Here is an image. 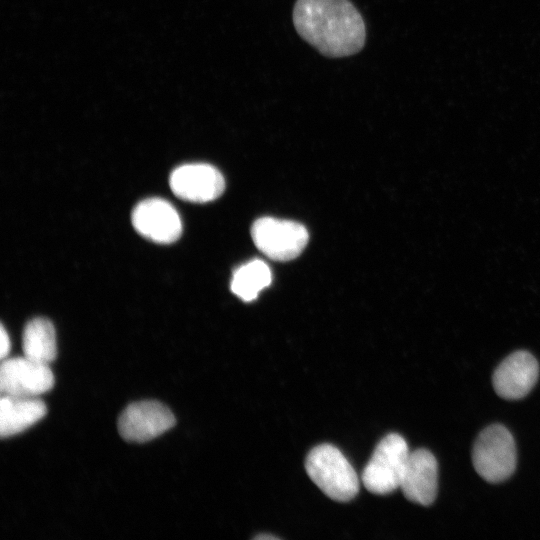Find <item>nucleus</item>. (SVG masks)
Wrapping results in <instances>:
<instances>
[{
	"mask_svg": "<svg viewBox=\"0 0 540 540\" xmlns=\"http://www.w3.org/2000/svg\"><path fill=\"white\" fill-rule=\"evenodd\" d=\"M22 349L24 356L34 361L45 364L53 362L57 355L53 324L46 318L30 320L23 331Z\"/></svg>",
	"mask_w": 540,
	"mask_h": 540,
	"instance_id": "nucleus-13",
	"label": "nucleus"
},
{
	"mask_svg": "<svg viewBox=\"0 0 540 540\" xmlns=\"http://www.w3.org/2000/svg\"><path fill=\"white\" fill-rule=\"evenodd\" d=\"M134 229L156 243H172L182 232L177 210L166 200L149 198L138 203L131 215Z\"/></svg>",
	"mask_w": 540,
	"mask_h": 540,
	"instance_id": "nucleus-8",
	"label": "nucleus"
},
{
	"mask_svg": "<svg viewBox=\"0 0 540 540\" xmlns=\"http://www.w3.org/2000/svg\"><path fill=\"white\" fill-rule=\"evenodd\" d=\"M272 280L269 266L259 260H252L235 270L231 280V291L243 301L257 298L260 291L268 287Z\"/></svg>",
	"mask_w": 540,
	"mask_h": 540,
	"instance_id": "nucleus-14",
	"label": "nucleus"
},
{
	"mask_svg": "<svg viewBox=\"0 0 540 540\" xmlns=\"http://www.w3.org/2000/svg\"><path fill=\"white\" fill-rule=\"evenodd\" d=\"M438 465L435 456L426 449L410 452L400 488L404 496L417 504L430 505L436 498Z\"/></svg>",
	"mask_w": 540,
	"mask_h": 540,
	"instance_id": "nucleus-11",
	"label": "nucleus"
},
{
	"mask_svg": "<svg viewBox=\"0 0 540 540\" xmlns=\"http://www.w3.org/2000/svg\"><path fill=\"white\" fill-rule=\"evenodd\" d=\"M170 187L179 198L196 203L213 201L224 191L222 174L204 163L185 164L170 175Z\"/></svg>",
	"mask_w": 540,
	"mask_h": 540,
	"instance_id": "nucleus-9",
	"label": "nucleus"
},
{
	"mask_svg": "<svg viewBox=\"0 0 540 540\" xmlns=\"http://www.w3.org/2000/svg\"><path fill=\"white\" fill-rule=\"evenodd\" d=\"M310 479L331 499L345 502L356 496L359 479L339 449L330 444L314 447L306 457Z\"/></svg>",
	"mask_w": 540,
	"mask_h": 540,
	"instance_id": "nucleus-2",
	"label": "nucleus"
},
{
	"mask_svg": "<svg viewBox=\"0 0 540 540\" xmlns=\"http://www.w3.org/2000/svg\"><path fill=\"white\" fill-rule=\"evenodd\" d=\"M472 461L477 473L488 482L509 478L517 462L515 441L509 430L499 424L485 428L474 443Z\"/></svg>",
	"mask_w": 540,
	"mask_h": 540,
	"instance_id": "nucleus-3",
	"label": "nucleus"
},
{
	"mask_svg": "<svg viewBox=\"0 0 540 540\" xmlns=\"http://www.w3.org/2000/svg\"><path fill=\"white\" fill-rule=\"evenodd\" d=\"M255 539H259V540H266V539H269V540H274V539H279L278 537L274 536V535H271V534H260V535H257L255 537Z\"/></svg>",
	"mask_w": 540,
	"mask_h": 540,
	"instance_id": "nucleus-16",
	"label": "nucleus"
},
{
	"mask_svg": "<svg viewBox=\"0 0 540 540\" xmlns=\"http://www.w3.org/2000/svg\"><path fill=\"white\" fill-rule=\"evenodd\" d=\"M293 23L298 34L326 57L351 56L365 44V23L349 0H297Z\"/></svg>",
	"mask_w": 540,
	"mask_h": 540,
	"instance_id": "nucleus-1",
	"label": "nucleus"
},
{
	"mask_svg": "<svg viewBox=\"0 0 540 540\" xmlns=\"http://www.w3.org/2000/svg\"><path fill=\"white\" fill-rule=\"evenodd\" d=\"M54 375L49 364L26 356L5 358L0 367L2 395L38 397L52 389Z\"/></svg>",
	"mask_w": 540,
	"mask_h": 540,
	"instance_id": "nucleus-6",
	"label": "nucleus"
},
{
	"mask_svg": "<svg viewBox=\"0 0 540 540\" xmlns=\"http://www.w3.org/2000/svg\"><path fill=\"white\" fill-rule=\"evenodd\" d=\"M255 246L268 258L288 261L301 254L308 243L307 229L300 223L273 217L257 219L251 227Z\"/></svg>",
	"mask_w": 540,
	"mask_h": 540,
	"instance_id": "nucleus-5",
	"label": "nucleus"
},
{
	"mask_svg": "<svg viewBox=\"0 0 540 540\" xmlns=\"http://www.w3.org/2000/svg\"><path fill=\"white\" fill-rule=\"evenodd\" d=\"M10 348H11V343H10L9 335H8L7 331L5 330L4 326L1 325V329H0V356H1L2 360L8 357L9 352H10Z\"/></svg>",
	"mask_w": 540,
	"mask_h": 540,
	"instance_id": "nucleus-15",
	"label": "nucleus"
},
{
	"mask_svg": "<svg viewBox=\"0 0 540 540\" xmlns=\"http://www.w3.org/2000/svg\"><path fill=\"white\" fill-rule=\"evenodd\" d=\"M410 455L405 439L391 433L381 439L362 473L365 488L374 494H389L400 487Z\"/></svg>",
	"mask_w": 540,
	"mask_h": 540,
	"instance_id": "nucleus-4",
	"label": "nucleus"
},
{
	"mask_svg": "<svg viewBox=\"0 0 540 540\" xmlns=\"http://www.w3.org/2000/svg\"><path fill=\"white\" fill-rule=\"evenodd\" d=\"M538 375L539 365L535 357L527 351H516L496 368L494 390L504 399L523 398L536 384Z\"/></svg>",
	"mask_w": 540,
	"mask_h": 540,
	"instance_id": "nucleus-10",
	"label": "nucleus"
},
{
	"mask_svg": "<svg viewBox=\"0 0 540 540\" xmlns=\"http://www.w3.org/2000/svg\"><path fill=\"white\" fill-rule=\"evenodd\" d=\"M175 425L171 410L158 401L145 400L130 404L121 413L118 431L129 442L150 441Z\"/></svg>",
	"mask_w": 540,
	"mask_h": 540,
	"instance_id": "nucleus-7",
	"label": "nucleus"
},
{
	"mask_svg": "<svg viewBox=\"0 0 540 540\" xmlns=\"http://www.w3.org/2000/svg\"><path fill=\"white\" fill-rule=\"evenodd\" d=\"M47 413L45 403L38 397L2 395L0 401V435H17L39 422Z\"/></svg>",
	"mask_w": 540,
	"mask_h": 540,
	"instance_id": "nucleus-12",
	"label": "nucleus"
}]
</instances>
